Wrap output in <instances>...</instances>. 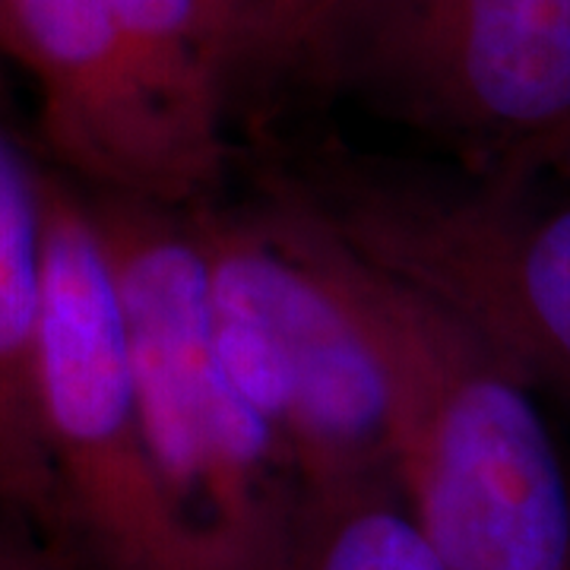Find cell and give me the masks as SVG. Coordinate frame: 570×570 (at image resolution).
<instances>
[{
  "mask_svg": "<svg viewBox=\"0 0 570 570\" xmlns=\"http://www.w3.org/2000/svg\"><path fill=\"white\" fill-rule=\"evenodd\" d=\"M0 51L39 92L61 175L171 209L216 200L235 86L269 67L228 0H0Z\"/></svg>",
  "mask_w": 570,
  "mask_h": 570,
  "instance_id": "obj_2",
  "label": "cell"
},
{
  "mask_svg": "<svg viewBox=\"0 0 570 570\" xmlns=\"http://www.w3.org/2000/svg\"><path fill=\"white\" fill-rule=\"evenodd\" d=\"M292 63L494 171L570 121V0H321Z\"/></svg>",
  "mask_w": 570,
  "mask_h": 570,
  "instance_id": "obj_6",
  "label": "cell"
},
{
  "mask_svg": "<svg viewBox=\"0 0 570 570\" xmlns=\"http://www.w3.org/2000/svg\"><path fill=\"white\" fill-rule=\"evenodd\" d=\"M352 250L448 307L570 409V190L527 171L412 175L324 159L279 181Z\"/></svg>",
  "mask_w": 570,
  "mask_h": 570,
  "instance_id": "obj_5",
  "label": "cell"
},
{
  "mask_svg": "<svg viewBox=\"0 0 570 570\" xmlns=\"http://www.w3.org/2000/svg\"><path fill=\"white\" fill-rule=\"evenodd\" d=\"M261 39L269 63H292L298 39L321 0H228Z\"/></svg>",
  "mask_w": 570,
  "mask_h": 570,
  "instance_id": "obj_10",
  "label": "cell"
},
{
  "mask_svg": "<svg viewBox=\"0 0 570 570\" xmlns=\"http://www.w3.org/2000/svg\"><path fill=\"white\" fill-rule=\"evenodd\" d=\"M0 570H80L26 520L0 510Z\"/></svg>",
  "mask_w": 570,
  "mask_h": 570,
  "instance_id": "obj_11",
  "label": "cell"
},
{
  "mask_svg": "<svg viewBox=\"0 0 570 570\" xmlns=\"http://www.w3.org/2000/svg\"><path fill=\"white\" fill-rule=\"evenodd\" d=\"M314 223L384 358L390 472L444 568L570 570V472L535 390L448 307Z\"/></svg>",
  "mask_w": 570,
  "mask_h": 570,
  "instance_id": "obj_1",
  "label": "cell"
},
{
  "mask_svg": "<svg viewBox=\"0 0 570 570\" xmlns=\"http://www.w3.org/2000/svg\"><path fill=\"white\" fill-rule=\"evenodd\" d=\"M187 219L216 352L292 453L305 491L393 475L384 358L314 216L276 187L264 204L209 200Z\"/></svg>",
  "mask_w": 570,
  "mask_h": 570,
  "instance_id": "obj_4",
  "label": "cell"
},
{
  "mask_svg": "<svg viewBox=\"0 0 570 570\" xmlns=\"http://www.w3.org/2000/svg\"><path fill=\"white\" fill-rule=\"evenodd\" d=\"M48 165L0 86V510L55 546V489L39 425V340L48 276Z\"/></svg>",
  "mask_w": 570,
  "mask_h": 570,
  "instance_id": "obj_8",
  "label": "cell"
},
{
  "mask_svg": "<svg viewBox=\"0 0 570 570\" xmlns=\"http://www.w3.org/2000/svg\"><path fill=\"white\" fill-rule=\"evenodd\" d=\"M55 549L80 570H200L146 444L121 307L80 184L55 168L39 340Z\"/></svg>",
  "mask_w": 570,
  "mask_h": 570,
  "instance_id": "obj_7",
  "label": "cell"
},
{
  "mask_svg": "<svg viewBox=\"0 0 570 570\" xmlns=\"http://www.w3.org/2000/svg\"><path fill=\"white\" fill-rule=\"evenodd\" d=\"M102 235L146 444L200 570H279L305 485L223 365L187 209L82 190Z\"/></svg>",
  "mask_w": 570,
  "mask_h": 570,
  "instance_id": "obj_3",
  "label": "cell"
},
{
  "mask_svg": "<svg viewBox=\"0 0 570 570\" xmlns=\"http://www.w3.org/2000/svg\"><path fill=\"white\" fill-rule=\"evenodd\" d=\"M279 570H448L393 475L307 489Z\"/></svg>",
  "mask_w": 570,
  "mask_h": 570,
  "instance_id": "obj_9",
  "label": "cell"
},
{
  "mask_svg": "<svg viewBox=\"0 0 570 570\" xmlns=\"http://www.w3.org/2000/svg\"><path fill=\"white\" fill-rule=\"evenodd\" d=\"M508 171H527V175H539L551 184H561L570 190V121L561 124L558 130L546 134L542 140L527 146L523 153H517L508 165H501ZM494 168V171H501ZM482 175V171H479Z\"/></svg>",
  "mask_w": 570,
  "mask_h": 570,
  "instance_id": "obj_12",
  "label": "cell"
}]
</instances>
